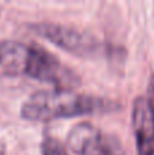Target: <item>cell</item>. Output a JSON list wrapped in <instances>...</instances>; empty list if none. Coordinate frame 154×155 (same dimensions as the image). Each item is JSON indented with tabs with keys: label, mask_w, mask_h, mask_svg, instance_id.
Returning a JSON list of instances; mask_svg holds the SVG:
<instances>
[{
	"label": "cell",
	"mask_w": 154,
	"mask_h": 155,
	"mask_svg": "<svg viewBox=\"0 0 154 155\" xmlns=\"http://www.w3.org/2000/svg\"><path fill=\"white\" fill-rule=\"evenodd\" d=\"M131 116L138 155H154V109L146 97L134 101Z\"/></svg>",
	"instance_id": "cell-5"
},
{
	"label": "cell",
	"mask_w": 154,
	"mask_h": 155,
	"mask_svg": "<svg viewBox=\"0 0 154 155\" xmlns=\"http://www.w3.org/2000/svg\"><path fill=\"white\" fill-rule=\"evenodd\" d=\"M149 101H150V104H152V106H153V109H154V75L152 76V79H150V84H149Z\"/></svg>",
	"instance_id": "cell-7"
},
{
	"label": "cell",
	"mask_w": 154,
	"mask_h": 155,
	"mask_svg": "<svg viewBox=\"0 0 154 155\" xmlns=\"http://www.w3.org/2000/svg\"><path fill=\"white\" fill-rule=\"evenodd\" d=\"M30 29L37 35L55 44L63 51L83 59H98L101 56H111L113 46L100 41L97 37L81 29L60 23H41L30 25Z\"/></svg>",
	"instance_id": "cell-3"
},
{
	"label": "cell",
	"mask_w": 154,
	"mask_h": 155,
	"mask_svg": "<svg viewBox=\"0 0 154 155\" xmlns=\"http://www.w3.org/2000/svg\"><path fill=\"white\" fill-rule=\"evenodd\" d=\"M67 147L75 155H127L119 137L102 134L89 121H81L70 129Z\"/></svg>",
	"instance_id": "cell-4"
},
{
	"label": "cell",
	"mask_w": 154,
	"mask_h": 155,
	"mask_svg": "<svg viewBox=\"0 0 154 155\" xmlns=\"http://www.w3.org/2000/svg\"><path fill=\"white\" fill-rule=\"evenodd\" d=\"M120 104L104 97L78 93L70 88L41 90L33 93L21 107L22 118L27 121H46L81 117L115 112Z\"/></svg>",
	"instance_id": "cell-2"
},
{
	"label": "cell",
	"mask_w": 154,
	"mask_h": 155,
	"mask_svg": "<svg viewBox=\"0 0 154 155\" xmlns=\"http://www.w3.org/2000/svg\"><path fill=\"white\" fill-rule=\"evenodd\" d=\"M41 155H68V153L59 139L46 135L41 142Z\"/></svg>",
	"instance_id": "cell-6"
},
{
	"label": "cell",
	"mask_w": 154,
	"mask_h": 155,
	"mask_svg": "<svg viewBox=\"0 0 154 155\" xmlns=\"http://www.w3.org/2000/svg\"><path fill=\"white\" fill-rule=\"evenodd\" d=\"M0 67L5 72L70 88L81 84V78L60 59L37 44L16 40L0 41Z\"/></svg>",
	"instance_id": "cell-1"
}]
</instances>
